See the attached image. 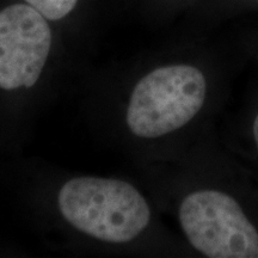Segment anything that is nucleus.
Wrapping results in <instances>:
<instances>
[{
  "label": "nucleus",
  "mask_w": 258,
  "mask_h": 258,
  "mask_svg": "<svg viewBox=\"0 0 258 258\" xmlns=\"http://www.w3.org/2000/svg\"><path fill=\"white\" fill-rule=\"evenodd\" d=\"M57 203L62 217L73 227L108 243L133 240L151 219L144 196L118 179L73 178L61 188Z\"/></svg>",
  "instance_id": "1"
},
{
  "label": "nucleus",
  "mask_w": 258,
  "mask_h": 258,
  "mask_svg": "<svg viewBox=\"0 0 258 258\" xmlns=\"http://www.w3.org/2000/svg\"><path fill=\"white\" fill-rule=\"evenodd\" d=\"M48 19L27 3L0 10V89L32 88L49 56Z\"/></svg>",
  "instance_id": "4"
},
{
  "label": "nucleus",
  "mask_w": 258,
  "mask_h": 258,
  "mask_svg": "<svg viewBox=\"0 0 258 258\" xmlns=\"http://www.w3.org/2000/svg\"><path fill=\"white\" fill-rule=\"evenodd\" d=\"M253 137H254V141H256L257 148H258V115L256 117V120L253 122Z\"/></svg>",
  "instance_id": "6"
},
{
  "label": "nucleus",
  "mask_w": 258,
  "mask_h": 258,
  "mask_svg": "<svg viewBox=\"0 0 258 258\" xmlns=\"http://www.w3.org/2000/svg\"><path fill=\"white\" fill-rule=\"evenodd\" d=\"M79 0H24L46 17L48 21H60L76 9Z\"/></svg>",
  "instance_id": "5"
},
{
  "label": "nucleus",
  "mask_w": 258,
  "mask_h": 258,
  "mask_svg": "<svg viewBox=\"0 0 258 258\" xmlns=\"http://www.w3.org/2000/svg\"><path fill=\"white\" fill-rule=\"evenodd\" d=\"M179 221L190 244L205 256L258 258V232L227 194H190L179 207Z\"/></svg>",
  "instance_id": "3"
},
{
  "label": "nucleus",
  "mask_w": 258,
  "mask_h": 258,
  "mask_svg": "<svg viewBox=\"0 0 258 258\" xmlns=\"http://www.w3.org/2000/svg\"><path fill=\"white\" fill-rule=\"evenodd\" d=\"M206 92V78L196 67L171 64L154 70L135 85L127 110L128 128L145 139L172 133L198 115Z\"/></svg>",
  "instance_id": "2"
}]
</instances>
